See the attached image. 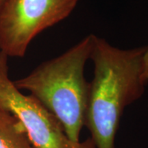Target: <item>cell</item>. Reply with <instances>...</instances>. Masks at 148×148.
Segmentation results:
<instances>
[{
    "label": "cell",
    "instance_id": "5b68a950",
    "mask_svg": "<svg viewBox=\"0 0 148 148\" xmlns=\"http://www.w3.org/2000/svg\"><path fill=\"white\" fill-rule=\"evenodd\" d=\"M0 148H35L21 123L10 114L0 110Z\"/></svg>",
    "mask_w": 148,
    "mask_h": 148
},
{
    "label": "cell",
    "instance_id": "8992f818",
    "mask_svg": "<svg viewBox=\"0 0 148 148\" xmlns=\"http://www.w3.org/2000/svg\"><path fill=\"white\" fill-rule=\"evenodd\" d=\"M143 80L144 83L147 85L148 83V46L146 53L143 58Z\"/></svg>",
    "mask_w": 148,
    "mask_h": 148
},
{
    "label": "cell",
    "instance_id": "3957f363",
    "mask_svg": "<svg viewBox=\"0 0 148 148\" xmlns=\"http://www.w3.org/2000/svg\"><path fill=\"white\" fill-rule=\"evenodd\" d=\"M79 0H4L0 8V51L22 58L35 37L72 13Z\"/></svg>",
    "mask_w": 148,
    "mask_h": 148
},
{
    "label": "cell",
    "instance_id": "52a82bcc",
    "mask_svg": "<svg viewBox=\"0 0 148 148\" xmlns=\"http://www.w3.org/2000/svg\"><path fill=\"white\" fill-rule=\"evenodd\" d=\"M3 2H4V0H0V8H1V6L3 5Z\"/></svg>",
    "mask_w": 148,
    "mask_h": 148
},
{
    "label": "cell",
    "instance_id": "277c9868",
    "mask_svg": "<svg viewBox=\"0 0 148 148\" xmlns=\"http://www.w3.org/2000/svg\"><path fill=\"white\" fill-rule=\"evenodd\" d=\"M8 70V57L0 51V110L21 123L35 148H71L58 119L36 98L16 88Z\"/></svg>",
    "mask_w": 148,
    "mask_h": 148
},
{
    "label": "cell",
    "instance_id": "7a4b0ae2",
    "mask_svg": "<svg viewBox=\"0 0 148 148\" xmlns=\"http://www.w3.org/2000/svg\"><path fill=\"white\" fill-rule=\"evenodd\" d=\"M94 34L88 35L66 52L43 62L30 74L14 81L20 90L36 98L60 123L71 148H91L90 138L80 142L85 126L89 82L84 77Z\"/></svg>",
    "mask_w": 148,
    "mask_h": 148
},
{
    "label": "cell",
    "instance_id": "6da1fadb",
    "mask_svg": "<svg viewBox=\"0 0 148 148\" xmlns=\"http://www.w3.org/2000/svg\"><path fill=\"white\" fill-rule=\"evenodd\" d=\"M147 46L122 49L94 36L90 59L94 65L85 126L95 148H115L125 108L142 97L143 58Z\"/></svg>",
    "mask_w": 148,
    "mask_h": 148
}]
</instances>
